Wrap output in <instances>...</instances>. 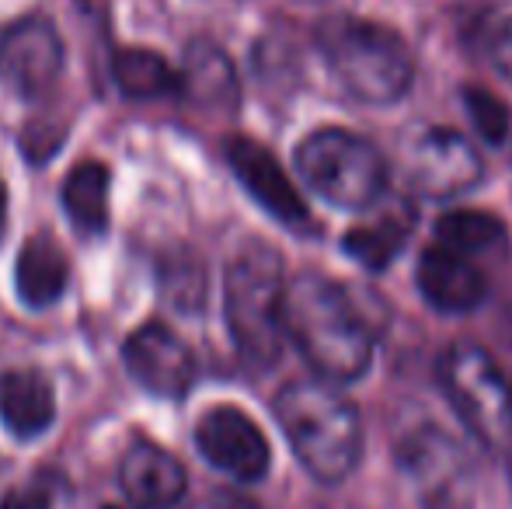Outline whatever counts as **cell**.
I'll use <instances>...</instances> for the list:
<instances>
[{
  "label": "cell",
  "mask_w": 512,
  "mask_h": 509,
  "mask_svg": "<svg viewBox=\"0 0 512 509\" xmlns=\"http://www.w3.org/2000/svg\"><path fill=\"white\" fill-rule=\"evenodd\" d=\"M70 283V262L63 255V248L46 234H35L21 245L18 262H14V286L25 307H53L56 300H63Z\"/></svg>",
  "instance_id": "e0dca14e"
},
{
  "label": "cell",
  "mask_w": 512,
  "mask_h": 509,
  "mask_svg": "<svg viewBox=\"0 0 512 509\" xmlns=\"http://www.w3.org/2000/svg\"><path fill=\"white\" fill-rule=\"evenodd\" d=\"M415 283L425 304L439 314H471L488 300V276L481 265L446 245H432L418 255Z\"/></svg>",
  "instance_id": "4fadbf2b"
},
{
  "label": "cell",
  "mask_w": 512,
  "mask_h": 509,
  "mask_svg": "<svg viewBox=\"0 0 512 509\" xmlns=\"http://www.w3.org/2000/svg\"><path fill=\"white\" fill-rule=\"evenodd\" d=\"M0 509H49V496L42 489H11L0 496Z\"/></svg>",
  "instance_id": "484cf974"
},
{
  "label": "cell",
  "mask_w": 512,
  "mask_h": 509,
  "mask_svg": "<svg viewBox=\"0 0 512 509\" xmlns=\"http://www.w3.org/2000/svg\"><path fill=\"white\" fill-rule=\"evenodd\" d=\"M460 102H464L467 116H471L474 129L485 143L499 147L509 136V109L485 88H464L460 91Z\"/></svg>",
  "instance_id": "603a6c76"
},
{
  "label": "cell",
  "mask_w": 512,
  "mask_h": 509,
  "mask_svg": "<svg viewBox=\"0 0 512 509\" xmlns=\"http://www.w3.org/2000/svg\"><path fill=\"white\" fill-rule=\"evenodd\" d=\"M0 422L18 440H35L56 422L53 384L39 370H11L0 377Z\"/></svg>",
  "instance_id": "9a60e30c"
},
{
  "label": "cell",
  "mask_w": 512,
  "mask_h": 509,
  "mask_svg": "<svg viewBox=\"0 0 512 509\" xmlns=\"http://www.w3.org/2000/svg\"><path fill=\"white\" fill-rule=\"evenodd\" d=\"M506 339L512 342V307H509V314H506Z\"/></svg>",
  "instance_id": "83f0119b"
},
{
  "label": "cell",
  "mask_w": 512,
  "mask_h": 509,
  "mask_svg": "<svg viewBox=\"0 0 512 509\" xmlns=\"http://www.w3.org/2000/svg\"><path fill=\"white\" fill-rule=\"evenodd\" d=\"M492 63H495V70L512 84V18L506 25H499V32L492 35Z\"/></svg>",
  "instance_id": "d4e9b609"
},
{
  "label": "cell",
  "mask_w": 512,
  "mask_h": 509,
  "mask_svg": "<svg viewBox=\"0 0 512 509\" xmlns=\"http://www.w3.org/2000/svg\"><path fill=\"white\" fill-rule=\"evenodd\" d=\"M307 4H314V0H307Z\"/></svg>",
  "instance_id": "f546056e"
},
{
  "label": "cell",
  "mask_w": 512,
  "mask_h": 509,
  "mask_svg": "<svg viewBox=\"0 0 512 509\" xmlns=\"http://www.w3.org/2000/svg\"><path fill=\"white\" fill-rule=\"evenodd\" d=\"M436 245H446L460 255L506 252L509 231L499 217L481 210H450L436 220Z\"/></svg>",
  "instance_id": "44dd1931"
},
{
  "label": "cell",
  "mask_w": 512,
  "mask_h": 509,
  "mask_svg": "<svg viewBox=\"0 0 512 509\" xmlns=\"http://www.w3.org/2000/svg\"><path fill=\"white\" fill-rule=\"evenodd\" d=\"M283 332L324 384H352L373 363V328L324 272L307 269L286 283Z\"/></svg>",
  "instance_id": "6da1fadb"
},
{
  "label": "cell",
  "mask_w": 512,
  "mask_h": 509,
  "mask_svg": "<svg viewBox=\"0 0 512 509\" xmlns=\"http://www.w3.org/2000/svg\"><path fill=\"white\" fill-rule=\"evenodd\" d=\"M108 185L112 175L102 161H81L67 171L63 182V210H67L70 224L81 234H105L108 227Z\"/></svg>",
  "instance_id": "ac0fdd59"
},
{
  "label": "cell",
  "mask_w": 512,
  "mask_h": 509,
  "mask_svg": "<svg viewBox=\"0 0 512 509\" xmlns=\"http://www.w3.org/2000/svg\"><path fill=\"white\" fill-rule=\"evenodd\" d=\"M63 74V39L53 21L32 14L0 32V84L32 102L53 91Z\"/></svg>",
  "instance_id": "ba28073f"
},
{
  "label": "cell",
  "mask_w": 512,
  "mask_h": 509,
  "mask_svg": "<svg viewBox=\"0 0 512 509\" xmlns=\"http://www.w3.org/2000/svg\"><path fill=\"white\" fill-rule=\"evenodd\" d=\"M439 384L457 419L485 447H512V391L485 349L474 342H453L439 360Z\"/></svg>",
  "instance_id": "8992f818"
},
{
  "label": "cell",
  "mask_w": 512,
  "mask_h": 509,
  "mask_svg": "<svg viewBox=\"0 0 512 509\" xmlns=\"http://www.w3.org/2000/svg\"><path fill=\"white\" fill-rule=\"evenodd\" d=\"M317 46L335 81L363 105H394L411 91L415 60L408 42L380 21L335 14L317 28Z\"/></svg>",
  "instance_id": "3957f363"
},
{
  "label": "cell",
  "mask_w": 512,
  "mask_h": 509,
  "mask_svg": "<svg viewBox=\"0 0 512 509\" xmlns=\"http://www.w3.org/2000/svg\"><path fill=\"white\" fill-rule=\"evenodd\" d=\"M196 447L227 478L237 482H262L269 475L272 450L265 433L248 412L234 405H216L209 408L203 419L196 422Z\"/></svg>",
  "instance_id": "9c48e42d"
},
{
  "label": "cell",
  "mask_w": 512,
  "mask_h": 509,
  "mask_svg": "<svg viewBox=\"0 0 512 509\" xmlns=\"http://www.w3.org/2000/svg\"><path fill=\"white\" fill-rule=\"evenodd\" d=\"M102 509H122V506H102Z\"/></svg>",
  "instance_id": "f1b7e54d"
},
{
  "label": "cell",
  "mask_w": 512,
  "mask_h": 509,
  "mask_svg": "<svg viewBox=\"0 0 512 509\" xmlns=\"http://www.w3.org/2000/svg\"><path fill=\"white\" fill-rule=\"evenodd\" d=\"M411 224H415V213H387V217L373 220V224L345 231L342 248H345V255L356 258L363 269L384 272L387 265L401 255L405 241L411 238Z\"/></svg>",
  "instance_id": "ffe728a7"
},
{
  "label": "cell",
  "mask_w": 512,
  "mask_h": 509,
  "mask_svg": "<svg viewBox=\"0 0 512 509\" xmlns=\"http://www.w3.org/2000/svg\"><path fill=\"white\" fill-rule=\"evenodd\" d=\"M115 88L133 102H154V98L178 95V70L154 49L126 46L112 56Z\"/></svg>",
  "instance_id": "d6986e66"
},
{
  "label": "cell",
  "mask_w": 512,
  "mask_h": 509,
  "mask_svg": "<svg viewBox=\"0 0 512 509\" xmlns=\"http://www.w3.org/2000/svg\"><path fill=\"white\" fill-rule=\"evenodd\" d=\"M398 468L425 509H471L474 461L457 436L418 426L398 443Z\"/></svg>",
  "instance_id": "52a82bcc"
},
{
  "label": "cell",
  "mask_w": 512,
  "mask_h": 509,
  "mask_svg": "<svg viewBox=\"0 0 512 509\" xmlns=\"http://www.w3.org/2000/svg\"><path fill=\"white\" fill-rule=\"evenodd\" d=\"M279 429L297 461L321 485H338L359 468L363 419L345 394L324 381H290L272 401Z\"/></svg>",
  "instance_id": "7a4b0ae2"
},
{
  "label": "cell",
  "mask_w": 512,
  "mask_h": 509,
  "mask_svg": "<svg viewBox=\"0 0 512 509\" xmlns=\"http://www.w3.org/2000/svg\"><path fill=\"white\" fill-rule=\"evenodd\" d=\"M63 143V129L49 126V123H32L21 133V150H25L28 161H49L56 154V147Z\"/></svg>",
  "instance_id": "cb8c5ba5"
},
{
  "label": "cell",
  "mask_w": 512,
  "mask_h": 509,
  "mask_svg": "<svg viewBox=\"0 0 512 509\" xmlns=\"http://www.w3.org/2000/svg\"><path fill=\"white\" fill-rule=\"evenodd\" d=\"M297 171L310 192L335 210L363 213L387 192V161L366 136L349 129H314L297 147Z\"/></svg>",
  "instance_id": "5b68a950"
},
{
  "label": "cell",
  "mask_w": 512,
  "mask_h": 509,
  "mask_svg": "<svg viewBox=\"0 0 512 509\" xmlns=\"http://www.w3.org/2000/svg\"><path fill=\"white\" fill-rule=\"evenodd\" d=\"M227 164L234 168L237 182L248 189V196L262 206L269 217H276L286 227H307L310 213L300 199L297 185L283 171L269 147H262L251 136H230L227 140Z\"/></svg>",
  "instance_id": "7c38bea8"
},
{
  "label": "cell",
  "mask_w": 512,
  "mask_h": 509,
  "mask_svg": "<svg viewBox=\"0 0 512 509\" xmlns=\"http://www.w3.org/2000/svg\"><path fill=\"white\" fill-rule=\"evenodd\" d=\"M122 360L129 377L157 398H185L196 384V356L161 321L136 328L122 346Z\"/></svg>",
  "instance_id": "8fae6325"
},
{
  "label": "cell",
  "mask_w": 512,
  "mask_h": 509,
  "mask_svg": "<svg viewBox=\"0 0 512 509\" xmlns=\"http://www.w3.org/2000/svg\"><path fill=\"white\" fill-rule=\"evenodd\" d=\"M411 185L425 199H457L481 185V154L453 129H429L415 140L408 164Z\"/></svg>",
  "instance_id": "30bf717a"
},
{
  "label": "cell",
  "mask_w": 512,
  "mask_h": 509,
  "mask_svg": "<svg viewBox=\"0 0 512 509\" xmlns=\"http://www.w3.org/2000/svg\"><path fill=\"white\" fill-rule=\"evenodd\" d=\"M119 485L140 509H168L189 489L182 461L157 443H133L119 461Z\"/></svg>",
  "instance_id": "5bb4252c"
},
{
  "label": "cell",
  "mask_w": 512,
  "mask_h": 509,
  "mask_svg": "<svg viewBox=\"0 0 512 509\" xmlns=\"http://www.w3.org/2000/svg\"><path fill=\"white\" fill-rule=\"evenodd\" d=\"M157 283L175 311L196 314L206 307V269L192 252H171L157 265Z\"/></svg>",
  "instance_id": "7402d4cb"
},
{
  "label": "cell",
  "mask_w": 512,
  "mask_h": 509,
  "mask_svg": "<svg viewBox=\"0 0 512 509\" xmlns=\"http://www.w3.org/2000/svg\"><path fill=\"white\" fill-rule=\"evenodd\" d=\"M178 95L196 102L199 109L213 112H234L241 88L230 56L213 42H192L185 53L182 74H178Z\"/></svg>",
  "instance_id": "2e32d148"
},
{
  "label": "cell",
  "mask_w": 512,
  "mask_h": 509,
  "mask_svg": "<svg viewBox=\"0 0 512 509\" xmlns=\"http://www.w3.org/2000/svg\"><path fill=\"white\" fill-rule=\"evenodd\" d=\"M7 224V189H4V178H0V231Z\"/></svg>",
  "instance_id": "4316f807"
},
{
  "label": "cell",
  "mask_w": 512,
  "mask_h": 509,
  "mask_svg": "<svg viewBox=\"0 0 512 509\" xmlns=\"http://www.w3.org/2000/svg\"><path fill=\"white\" fill-rule=\"evenodd\" d=\"M283 255L265 241H248L223 276V314L230 339L248 367L269 370L283 356Z\"/></svg>",
  "instance_id": "277c9868"
}]
</instances>
